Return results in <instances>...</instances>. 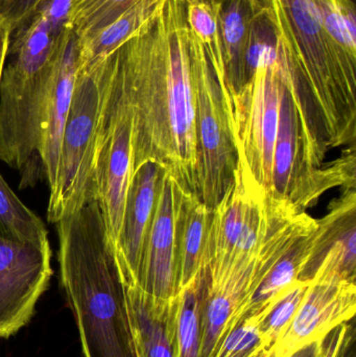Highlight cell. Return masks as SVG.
<instances>
[{
	"label": "cell",
	"mask_w": 356,
	"mask_h": 357,
	"mask_svg": "<svg viewBox=\"0 0 356 357\" xmlns=\"http://www.w3.org/2000/svg\"><path fill=\"white\" fill-rule=\"evenodd\" d=\"M311 280H300L275 304L259 324V333L265 349L273 347L292 324L303 299L311 287Z\"/></svg>",
	"instance_id": "cell-22"
},
{
	"label": "cell",
	"mask_w": 356,
	"mask_h": 357,
	"mask_svg": "<svg viewBox=\"0 0 356 357\" xmlns=\"http://www.w3.org/2000/svg\"><path fill=\"white\" fill-rule=\"evenodd\" d=\"M45 0H0V16L10 33L20 29L37 12Z\"/></svg>",
	"instance_id": "cell-24"
},
{
	"label": "cell",
	"mask_w": 356,
	"mask_h": 357,
	"mask_svg": "<svg viewBox=\"0 0 356 357\" xmlns=\"http://www.w3.org/2000/svg\"><path fill=\"white\" fill-rule=\"evenodd\" d=\"M96 60L104 77L105 102L94 161V183L115 256L133 175V115L113 75L108 56Z\"/></svg>",
	"instance_id": "cell-6"
},
{
	"label": "cell",
	"mask_w": 356,
	"mask_h": 357,
	"mask_svg": "<svg viewBox=\"0 0 356 357\" xmlns=\"http://www.w3.org/2000/svg\"><path fill=\"white\" fill-rule=\"evenodd\" d=\"M278 62L303 123L323 125L330 146L355 142L353 0H265Z\"/></svg>",
	"instance_id": "cell-2"
},
{
	"label": "cell",
	"mask_w": 356,
	"mask_h": 357,
	"mask_svg": "<svg viewBox=\"0 0 356 357\" xmlns=\"http://www.w3.org/2000/svg\"><path fill=\"white\" fill-rule=\"evenodd\" d=\"M208 268L177 294V357H201L202 318Z\"/></svg>",
	"instance_id": "cell-18"
},
{
	"label": "cell",
	"mask_w": 356,
	"mask_h": 357,
	"mask_svg": "<svg viewBox=\"0 0 356 357\" xmlns=\"http://www.w3.org/2000/svg\"><path fill=\"white\" fill-rule=\"evenodd\" d=\"M127 304L142 357H177V296L159 301L138 287H127Z\"/></svg>",
	"instance_id": "cell-17"
},
{
	"label": "cell",
	"mask_w": 356,
	"mask_h": 357,
	"mask_svg": "<svg viewBox=\"0 0 356 357\" xmlns=\"http://www.w3.org/2000/svg\"><path fill=\"white\" fill-rule=\"evenodd\" d=\"M52 248L0 235V339L26 326L49 287Z\"/></svg>",
	"instance_id": "cell-9"
},
{
	"label": "cell",
	"mask_w": 356,
	"mask_h": 357,
	"mask_svg": "<svg viewBox=\"0 0 356 357\" xmlns=\"http://www.w3.org/2000/svg\"><path fill=\"white\" fill-rule=\"evenodd\" d=\"M347 329H348L347 324H343L330 333L326 357L341 356L343 345H344L345 337H346L347 335Z\"/></svg>",
	"instance_id": "cell-25"
},
{
	"label": "cell",
	"mask_w": 356,
	"mask_h": 357,
	"mask_svg": "<svg viewBox=\"0 0 356 357\" xmlns=\"http://www.w3.org/2000/svg\"><path fill=\"white\" fill-rule=\"evenodd\" d=\"M105 102L98 60L79 64L65 125L56 188L48 199L47 220L60 222L85 202L96 199L94 161Z\"/></svg>",
	"instance_id": "cell-5"
},
{
	"label": "cell",
	"mask_w": 356,
	"mask_h": 357,
	"mask_svg": "<svg viewBox=\"0 0 356 357\" xmlns=\"http://www.w3.org/2000/svg\"><path fill=\"white\" fill-rule=\"evenodd\" d=\"M317 220L286 199L271 197L267 230L254 253L209 272L203 304L201 357H211L246 316L255 291L295 239Z\"/></svg>",
	"instance_id": "cell-4"
},
{
	"label": "cell",
	"mask_w": 356,
	"mask_h": 357,
	"mask_svg": "<svg viewBox=\"0 0 356 357\" xmlns=\"http://www.w3.org/2000/svg\"><path fill=\"white\" fill-rule=\"evenodd\" d=\"M213 208L184 189L176 229V274L178 293L199 273L208 268L209 235Z\"/></svg>",
	"instance_id": "cell-15"
},
{
	"label": "cell",
	"mask_w": 356,
	"mask_h": 357,
	"mask_svg": "<svg viewBox=\"0 0 356 357\" xmlns=\"http://www.w3.org/2000/svg\"><path fill=\"white\" fill-rule=\"evenodd\" d=\"M217 3L226 84L231 102L250 79L246 68L247 50L255 23L267 3L265 0H217Z\"/></svg>",
	"instance_id": "cell-16"
},
{
	"label": "cell",
	"mask_w": 356,
	"mask_h": 357,
	"mask_svg": "<svg viewBox=\"0 0 356 357\" xmlns=\"http://www.w3.org/2000/svg\"><path fill=\"white\" fill-rule=\"evenodd\" d=\"M284 85L278 60L263 59L248 83L230 102L234 146L253 178L269 195Z\"/></svg>",
	"instance_id": "cell-7"
},
{
	"label": "cell",
	"mask_w": 356,
	"mask_h": 357,
	"mask_svg": "<svg viewBox=\"0 0 356 357\" xmlns=\"http://www.w3.org/2000/svg\"><path fill=\"white\" fill-rule=\"evenodd\" d=\"M265 349L259 325L242 320L222 341L211 357H255Z\"/></svg>",
	"instance_id": "cell-23"
},
{
	"label": "cell",
	"mask_w": 356,
	"mask_h": 357,
	"mask_svg": "<svg viewBox=\"0 0 356 357\" xmlns=\"http://www.w3.org/2000/svg\"><path fill=\"white\" fill-rule=\"evenodd\" d=\"M184 189L177 178L162 169L137 282L134 285L159 301H169L178 294L176 229Z\"/></svg>",
	"instance_id": "cell-10"
},
{
	"label": "cell",
	"mask_w": 356,
	"mask_h": 357,
	"mask_svg": "<svg viewBox=\"0 0 356 357\" xmlns=\"http://www.w3.org/2000/svg\"><path fill=\"white\" fill-rule=\"evenodd\" d=\"M321 238L319 220L295 239L255 291L242 320L261 324L270 310L302 278Z\"/></svg>",
	"instance_id": "cell-14"
},
{
	"label": "cell",
	"mask_w": 356,
	"mask_h": 357,
	"mask_svg": "<svg viewBox=\"0 0 356 357\" xmlns=\"http://www.w3.org/2000/svg\"><path fill=\"white\" fill-rule=\"evenodd\" d=\"M187 1L164 0L107 56L133 115V173L155 161L200 197L196 82L209 54L188 23Z\"/></svg>",
	"instance_id": "cell-1"
},
{
	"label": "cell",
	"mask_w": 356,
	"mask_h": 357,
	"mask_svg": "<svg viewBox=\"0 0 356 357\" xmlns=\"http://www.w3.org/2000/svg\"><path fill=\"white\" fill-rule=\"evenodd\" d=\"M77 68L79 40L69 29L63 40L56 77L48 98L42 128L40 157L49 195L56 188L63 134L70 110Z\"/></svg>",
	"instance_id": "cell-13"
},
{
	"label": "cell",
	"mask_w": 356,
	"mask_h": 357,
	"mask_svg": "<svg viewBox=\"0 0 356 357\" xmlns=\"http://www.w3.org/2000/svg\"><path fill=\"white\" fill-rule=\"evenodd\" d=\"M255 357H275V350H274L273 347L270 348V349L263 350Z\"/></svg>",
	"instance_id": "cell-27"
},
{
	"label": "cell",
	"mask_w": 356,
	"mask_h": 357,
	"mask_svg": "<svg viewBox=\"0 0 356 357\" xmlns=\"http://www.w3.org/2000/svg\"><path fill=\"white\" fill-rule=\"evenodd\" d=\"M61 284L84 357H142L98 199L56 222Z\"/></svg>",
	"instance_id": "cell-3"
},
{
	"label": "cell",
	"mask_w": 356,
	"mask_h": 357,
	"mask_svg": "<svg viewBox=\"0 0 356 357\" xmlns=\"http://www.w3.org/2000/svg\"><path fill=\"white\" fill-rule=\"evenodd\" d=\"M162 167L148 161L133 175L127 191L123 226L119 235L115 259L121 278L127 287L137 282L144 243L152 220Z\"/></svg>",
	"instance_id": "cell-12"
},
{
	"label": "cell",
	"mask_w": 356,
	"mask_h": 357,
	"mask_svg": "<svg viewBox=\"0 0 356 357\" xmlns=\"http://www.w3.org/2000/svg\"><path fill=\"white\" fill-rule=\"evenodd\" d=\"M163 1L164 0H140L95 37L85 42H79V64L114 50L119 44L133 35Z\"/></svg>",
	"instance_id": "cell-20"
},
{
	"label": "cell",
	"mask_w": 356,
	"mask_h": 357,
	"mask_svg": "<svg viewBox=\"0 0 356 357\" xmlns=\"http://www.w3.org/2000/svg\"><path fill=\"white\" fill-rule=\"evenodd\" d=\"M8 44H10V29L0 16V79H1L2 70L6 63Z\"/></svg>",
	"instance_id": "cell-26"
},
{
	"label": "cell",
	"mask_w": 356,
	"mask_h": 357,
	"mask_svg": "<svg viewBox=\"0 0 356 357\" xmlns=\"http://www.w3.org/2000/svg\"><path fill=\"white\" fill-rule=\"evenodd\" d=\"M355 282L311 280L292 324L273 346L275 357H290L301 348L327 337L355 317Z\"/></svg>",
	"instance_id": "cell-11"
},
{
	"label": "cell",
	"mask_w": 356,
	"mask_h": 357,
	"mask_svg": "<svg viewBox=\"0 0 356 357\" xmlns=\"http://www.w3.org/2000/svg\"><path fill=\"white\" fill-rule=\"evenodd\" d=\"M233 180L213 207L209 235L210 272L250 257L261 243L270 220L271 195L253 178L236 151Z\"/></svg>",
	"instance_id": "cell-8"
},
{
	"label": "cell",
	"mask_w": 356,
	"mask_h": 357,
	"mask_svg": "<svg viewBox=\"0 0 356 357\" xmlns=\"http://www.w3.org/2000/svg\"><path fill=\"white\" fill-rule=\"evenodd\" d=\"M140 0H72L69 27L79 42L92 39Z\"/></svg>",
	"instance_id": "cell-21"
},
{
	"label": "cell",
	"mask_w": 356,
	"mask_h": 357,
	"mask_svg": "<svg viewBox=\"0 0 356 357\" xmlns=\"http://www.w3.org/2000/svg\"><path fill=\"white\" fill-rule=\"evenodd\" d=\"M0 235L50 247L43 220L20 201L0 174Z\"/></svg>",
	"instance_id": "cell-19"
}]
</instances>
